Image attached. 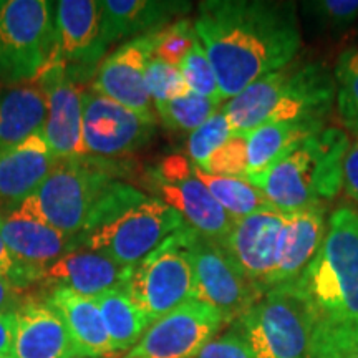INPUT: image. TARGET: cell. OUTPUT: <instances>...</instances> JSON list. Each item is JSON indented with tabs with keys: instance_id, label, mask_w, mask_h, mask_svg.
<instances>
[{
	"instance_id": "cell-1",
	"label": "cell",
	"mask_w": 358,
	"mask_h": 358,
	"mask_svg": "<svg viewBox=\"0 0 358 358\" xmlns=\"http://www.w3.org/2000/svg\"><path fill=\"white\" fill-rule=\"evenodd\" d=\"M194 30L216 71L222 100L284 69L302 45L297 7L279 0H206L198 7Z\"/></svg>"
},
{
	"instance_id": "cell-2",
	"label": "cell",
	"mask_w": 358,
	"mask_h": 358,
	"mask_svg": "<svg viewBox=\"0 0 358 358\" xmlns=\"http://www.w3.org/2000/svg\"><path fill=\"white\" fill-rule=\"evenodd\" d=\"M310 312L308 358H358V213L337 208L324 244L299 277Z\"/></svg>"
},
{
	"instance_id": "cell-3",
	"label": "cell",
	"mask_w": 358,
	"mask_h": 358,
	"mask_svg": "<svg viewBox=\"0 0 358 358\" xmlns=\"http://www.w3.org/2000/svg\"><path fill=\"white\" fill-rule=\"evenodd\" d=\"M337 96L334 71L320 62H290L264 75L221 110L232 133H249L264 124L325 122Z\"/></svg>"
},
{
	"instance_id": "cell-4",
	"label": "cell",
	"mask_w": 358,
	"mask_h": 358,
	"mask_svg": "<svg viewBox=\"0 0 358 358\" xmlns=\"http://www.w3.org/2000/svg\"><path fill=\"white\" fill-rule=\"evenodd\" d=\"M350 148L342 128L325 127L261 176L245 179L277 211L289 214L325 206L343 185V159Z\"/></svg>"
},
{
	"instance_id": "cell-5",
	"label": "cell",
	"mask_w": 358,
	"mask_h": 358,
	"mask_svg": "<svg viewBox=\"0 0 358 358\" xmlns=\"http://www.w3.org/2000/svg\"><path fill=\"white\" fill-rule=\"evenodd\" d=\"M108 161L58 159L37 191L29 196L45 222L70 236H82L118 179Z\"/></svg>"
},
{
	"instance_id": "cell-6",
	"label": "cell",
	"mask_w": 358,
	"mask_h": 358,
	"mask_svg": "<svg viewBox=\"0 0 358 358\" xmlns=\"http://www.w3.org/2000/svg\"><path fill=\"white\" fill-rule=\"evenodd\" d=\"M231 329L257 358H308L310 312L297 282L267 290Z\"/></svg>"
},
{
	"instance_id": "cell-7",
	"label": "cell",
	"mask_w": 358,
	"mask_h": 358,
	"mask_svg": "<svg viewBox=\"0 0 358 358\" xmlns=\"http://www.w3.org/2000/svg\"><path fill=\"white\" fill-rule=\"evenodd\" d=\"M55 6L48 0H0V82H34L55 40Z\"/></svg>"
},
{
	"instance_id": "cell-8",
	"label": "cell",
	"mask_w": 358,
	"mask_h": 358,
	"mask_svg": "<svg viewBox=\"0 0 358 358\" xmlns=\"http://www.w3.org/2000/svg\"><path fill=\"white\" fill-rule=\"evenodd\" d=\"M185 226L176 209L156 196H146L82 234V248L105 254L124 266H136Z\"/></svg>"
},
{
	"instance_id": "cell-9",
	"label": "cell",
	"mask_w": 358,
	"mask_h": 358,
	"mask_svg": "<svg viewBox=\"0 0 358 358\" xmlns=\"http://www.w3.org/2000/svg\"><path fill=\"white\" fill-rule=\"evenodd\" d=\"M187 224L133 266L123 290L151 324L194 299V277L185 244Z\"/></svg>"
},
{
	"instance_id": "cell-10",
	"label": "cell",
	"mask_w": 358,
	"mask_h": 358,
	"mask_svg": "<svg viewBox=\"0 0 358 358\" xmlns=\"http://www.w3.org/2000/svg\"><path fill=\"white\" fill-rule=\"evenodd\" d=\"M185 244L194 277V301L213 307L224 324L239 320L264 295L216 241L187 226Z\"/></svg>"
},
{
	"instance_id": "cell-11",
	"label": "cell",
	"mask_w": 358,
	"mask_h": 358,
	"mask_svg": "<svg viewBox=\"0 0 358 358\" xmlns=\"http://www.w3.org/2000/svg\"><path fill=\"white\" fill-rule=\"evenodd\" d=\"M146 185L156 198L181 214L187 226L221 244L234 219L216 203L211 192L196 178L192 163L181 155L163 158L146 174Z\"/></svg>"
},
{
	"instance_id": "cell-12",
	"label": "cell",
	"mask_w": 358,
	"mask_h": 358,
	"mask_svg": "<svg viewBox=\"0 0 358 358\" xmlns=\"http://www.w3.org/2000/svg\"><path fill=\"white\" fill-rule=\"evenodd\" d=\"M108 45L101 37L96 0H60L55 6V40L47 65L64 66L77 83L95 77Z\"/></svg>"
},
{
	"instance_id": "cell-13",
	"label": "cell",
	"mask_w": 358,
	"mask_h": 358,
	"mask_svg": "<svg viewBox=\"0 0 358 358\" xmlns=\"http://www.w3.org/2000/svg\"><path fill=\"white\" fill-rule=\"evenodd\" d=\"M222 325L213 307L192 299L153 322L123 358H196Z\"/></svg>"
},
{
	"instance_id": "cell-14",
	"label": "cell",
	"mask_w": 358,
	"mask_h": 358,
	"mask_svg": "<svg viewBox=\"0 0 358 358\" xmlns=\"http://www.w3.org/2000/svg\"><path fill=\"white\" fill-rule=\"evenodd\" d=\"M83 140L90 156L120 158L153 138L156 123L95 90H83Z\"/></svg>"
},
{
	"instance_id": "cell-15",
	"label": "cell",
	"mask_w": 358,
	"mask_h": 358,
	"mask_svg": "<svg viewBox=\"0 0 358 358\" xmlns=\"http://www.w3.org/2000/svg\"><path fill=\"white\" fill-rule=\"evenodd\" d=\"M47 103L43 136L57 159L85 158L88 155L83 140V101L78 83L64 66L47 65L34 80Z\"/></svg>"
},
{
	"instance_id": "cell-16",
	"label": "cell",
	"mask_w": 358,
	"mask_h": 358,
	"mask_svg": "<svg viewBox=\"0 0 358 358\" xmlns=\"http://www.w3.org/2000/svg\"><path fill=\"white\" fill-rule=\"evenodd\" d=\"M282 229L284 213L267 209L234 219L229 234L221 243L237 267L262 294L274 284Z\"/></svg>"
},
{
	"instance_id": "cell-17",
	"label": "cell",
	"mask_w": 358,
	"mask_h": 358,
	"mask_svg": "<svg viewBox=\"0 0 358 358\" xmlns=\"http://www.w3.org/2000/svg\"><path fill=\"white\" fill-rule=\"evenodd\" d=\"M153 45L155 32L134 37L106 55L95 71L92 90L158 123L155 103L145 83V69L153 57Z\"/></svg>"
},
{
	"instance_id": "cell-18",
	"label": "cell",
	"mask_w": 358,
	"mask_h": 358,
	"mask_svg": "<svg viewBox=\"0 0 358 358\" xmlns=\"http://www.w3.org/2000/svg\"><path fill=\"white\" fill-rule=\"evenodd\" d=\"M0 236L17 261L37 271L82 248V236L65 234L45 222L29 198L0 211Z\"/></svg>"
},
{
	"instance_id": "cell-19",
	"label": "cell",
	"mask_w": 358,
	"mask_h": 358,
	"mask_svg": "<svg viewBox=\"0 0 358 358\" xmlns=\"http://www.w3.org/2000/svg\"><path fill=\"white\" fill-rule=\"evenodd\" d=\"M131 272L133 266H124L105 254L80 248L43 267L37 284L50 289H70L95 299L108 290L123 289Z\"/></svg>"
},
{
	"instance_id": "cell-20",
	"label": "cell",
	"mask_w": 358,
	"mask_h": 358,
	"mask_svg": "<svg viewBox=\"0 0 358 358\" xmlns=\"http://www.w3.org/2000/svg\"><path fill=\"white\" fill-rule=\"evenodd\" d=\"M58 159L42 131L0 153V211L12 209L32 196Z\"/></svg>"
},
{
	"instance_id": "cell-21",
	"label": "cell",
	"mask_w": 358,
	"mask_h": 358,
	"mask_svg": "<svg viewBox=\"0 0 358 358\" xmlns=\"http://www.w3.org/2000/svg\"><path fill=\"white\" fill-rule=\"evenodd\" d=\"M17 313L12 358L77 357L64 319L47 301H27Z\"/></svg>"
},
{
	"instance_id": "cell-22",
	"label": "cell",
	"mask_w": 358,
	"mask_h": 358,
	"mask_svg": "<svg viewBox=\"0 0 358 358\" xmlns=\"http://www.w3.org/2000/svg\"><path fill=\"white\" fill-rule=\"evenodd\" d=\"M101 37L113 45L123 38L153 34L191 10L182 0H98Z\"/></svg>"
},
{
	"instance_id": "cell-23",
	"label": "cell",
	"mask_w": 358,
	"mask_h": 358,
	"mask_svg": "<svg viewBox=\"0 0 358 358\" xmlns=\"http://www.w3.org/2000/svg\"><path fill=\"white\" fill-rule=\"evenodd\" d=\"M327 226L329 221L325 206L284 214V229L272 289L295 282L306 272L324 244Z\"/></svg>"
},
{
	"instance_id": "cell-24",
	"label": "cell",
	"mask_w": 358,
	"mask_h": 358,
	"mask_svg": "<svg viewBox=\"0 0 358 358\" xmlns=\"http://www.w3.org/2000/svg\"><path fill=\"white\" fill-rule=\"evenodd\" d=\"M47 302L64 319L78 355L90 358L113 355L105 320L95 299L85 297L70 289H52Z\"/></svg>"
},
{
	"instance_id": "cell-25",
	"label": "cell",
	"mask_w": 358,
	"mask_h": 358,
	"mask_svg": "<svg viewBox=\"0 0 358 358\" xmlns=\"http://www.w3.org/2000/svg\"><path fill=\"white\" fill-rule=\"evenodd\" d=\"M325 128V122H284L264 124L248 133V173L244 179L261 176L277 161Z\"/></svg>"
},
{
	"instance_id": "cell-26",
	"label": "cell",
	"mask_w": 358,
	"mask_h": 358,
	"mask_svg": "<svg viewBox=\"0 0 358 358\" xmlns=\"http://www.w3.org/2000/svg\"><path fill=\"white\" fill-rule=\"evenodd\" d=\"M47 118L45 95L35 83L17 85L0 95V153L42 131Z\"/></svg>"
},
{
	"instance_id": "cell-27",
	"label": "cell",
	"mask_w": 358,
	"mask_h": 358,
	"mask_svg": "<svg viewBox=\"0 0 358 358\" xmlns=\"http://www.w3.org/2000/svg\"><path fill=\"white\" fill-rule=\"evenodd\" d=\"M95 302L105 320L113 352L127 355L150 329V319L123 289L108 290L96 295Z\"/></svg>"
},
{
	"instance_id": "cell-28",
	"label": "cell",
	"mask_w": 358,
	"mask_h": 358,
	"mask_svg": "<svg viewBox=\"0 0 358 358\" xmlns=\"http://www.w3.org/2000/svg\"><path fill=\"white\" fill-rule=\"evenodd\" d=\"M194 169L196 178L208 187L216 203L226 211L232 219H243L250 214H256L267 209H274L268 203L262 191L245 181L244 178L217 176V174L206 173L203 169Z\"/></svg>"
},
{
	"instance_id": "cell-29",
	"label": "cell",
	"mask_w": 358,
	"mask_h": 358,
	"mask_svg": "<svg viewBox=\"0 0 358 358\" xmlns=\"http://www.w3.org/2000/svg\"><path fill=\"white\" fill-rule=\"evenodd\" d=\"M221 103L204 98L196 93L176 98V100L155 105L156 116L171 131H194L217 113Z\"/></svg>"
},
{
	"instance_id": "cell-30",
	"label": "cell",
	"mask_w": 358,
	"mask_h": 358,
	"mask_svg": "<svg viewBox=\"0 0 358 358\" xmlns=\"http://www.w3.org/2000/svg\"><path fill=\"white\" fill-rule=\"evenodd\" d=\"M337 85V113L348 131L358 136V48L340 53L334 70Z\"/></svg>"
},
{
	"instance_id": "cell-31",
	"label": "cell",
	"mask_w": 358,
	"mask_h": 358,
	"mask_svg": "<svg viewBox=\"0 0 358 358\" xmlns=\"http://www.w3.org/2000/svg\"><path fill=\"white\" fill-rule=\"evenodd\" d=\"M178 69L192 93L209 98L216 103H222L216 71H214L211 60H209L199 38L196 40L189 53L179 64Z\"/></svg>"
},
{
	"instance_id": "cell-32",
	"label": "cell",
	"mask_w": 358,
	"mask_h": 358,
	"mask_svg": "<svg viewBox=\"0 0 358 358\" xmlns=\"http://www.w3.org/2000/svg\"><path fill=\"white\" fill-rule=\"evenodd\" d=\"M198 40L194 24L179 19L155 32L153 57L164 64L179 66Z\"/></svg>"
},
{
	"instance_id": "cell-33",
	"label": "cell",
	"mask_w": 358,
	"mask_h": 358,
	"mask_svg": "<svg viewBox=\"0 0 358 358\" xmlns=\"http://www.w3.org/2000/svg\"><path fill=\"white\" fill-rule=\"evenodd\" d=\"M145 83L155 105L189 95L191 90L178 66L168 65L151 57L145 69Z\"/></svg>"
},
{
	"instance_id": "cell-34",
	"label": "cell",
	"mask_w": 358,
	"mask_h": 358,
	"mask_svg": "<svg viewBox=\"0 0 358 358\" xmlns=\"http://www.w3.org/2000/svg\"><path fill=\"white\" fill-rule=\"evenodd\" d=\"M203 171L217 176L245 178L248 173V133H232L206 161Z\"/></svg>"
},
{
	"instance_id": "cell-35",
	"label": "cell",
	"mask_w": 358,
	"mask_h": 358,
	"mask_svg": "<svg viewBox=\"0 0 358 358\" xmlns=\"http://www.w3.org/2000/svg\"><path fill=\"white\" fill-rule=\"evenodd\" d=\"M232 134L222 111H217L203 127L194 129L187 138V155L196 168H203L214 151Z\"/></svg>"
},
{
	"instance_id": "cell-36",
	"label": "cell",
	"mask_w": 358,
	"mask_h": 358,
	"mask_svg": "<svg viewBox=\"0 0 358 358\" xmlns=\"http://www.w3.org/2000/svg\"><path fill=\"white\" fill-rule=\"evenodd\" d=\"M303 10L329 32H343L358 17V0H313Z\"/></svg>"
},
{
	"instance_id": "cell-37",
	"label": "cell",
	"mask_w": 358,
	"mask_h": 358,
	"mask_svg": "<svg viewBox=\"0 0 358 358\" xmlns=\"http://www.w3.org/2000/svg\"><path fill=\"white\" fill-rule=\"evenodd\" d=\"M196 358H257L244 338L231 329L221 337L213 338Z\"/></svg>"
},
{
	"instance_id": "cell-38",
	"label": "cell",
	"mask_w": 358,
	"mask_h": 358,
	"mask_svg": "<svg viewBox=\"0 0 358 358\" xmlns=\"http://www.w3.org/2000/svg\"><path fill=\"white\" fill-rule=\"evenodd\" d=\"M40 271L34 267L25 266L20 261H17L15 256L8 250L6 241L0 236V277L15 282L20 287L29 289L38 282Z\"/></svg>"
},
{
	"instance_id": "cell-39",
	"label": "cell",
	"mask_w": 358,
	"mask_h": 358,
	"mask_svg": "<svg viewBox=\"0 0 358 358\" xmlns=\"http://www.w3.org/2000/svg\"><path fill=\"white\" fill-rule=\"evenodd\" d=\"M343 191L353 203L358 204V136L350 143L343 159Z\"/></svg>"
},
{
	"instance_id": "cell-40",
	"label": "cell",
	"mask_w": 358,
	"mask_h": 358,
	"mask_svg": "<svg viewBox=\"0 0 358 358\" xmlns=\"http://www.w3.org/2000/svg\"><path fill=\"white\" fill-rule=\"evenodd\" d=\"M24 287L17 285L15 282L0 277V315L13 313L29 301Z\"/></svg>"
},
{
	"instance_id": "cell-41",
	"label": "cell",
	"mask_w": 358,
	"mask_h": 358,
	"mask_svg": "<svg viewBox=\"0 0 358 358\" xmlns=\"http://www.w3.org/2000/svg\"><path fill=\"white\" fill-rule=\"evenodd\" d=\"M17 313H3L0 315V357L10 355L13 337H15Z\"/></svg>"
},
{
	"instance_id": "cell-42",
	"label": "cell",
	"mask_w": 358,
	"mask_h": 358,
	"mask_svg": "<svg viewBox=\"0 0 358 358\" xmlns=\"http://www.w3.org/2000/svg\"><path fill=\"white\" fill-rule=\"evenodd\" d=\"M124 355H123V353H113V355H110L108 358H123Z\"/></svg>"
},
{
	"instance_id": "cell-43",
	"label": "cell",
	"mask_w": 358,
	"mask_h": 358,
	"mask_svg": "<svg viewBox=\"0 0 358 358\" xmlns=\"http://www.w3.org/2000/svg\"><path fill=\"white\" fill-rule=\"evenodd\" d=\"M71 358H90V357H82V355H77V357H71Z\"/></svg>"
},
{
	"instance_id": "cell-44",
	"label": "cell",
	"mask_w": 358,
	"mask_h": 358,
	"mask_svg": "<svg viewBox=\"0 0 358 358\" xmlns=\"http://www.w3.org/2000/svg\"><path fill=\"white\" fill-rule=\"evenodd\" d=\"M0 358H12L10 355H3V357H0Z\"/></svg>"
}]
</instances>
